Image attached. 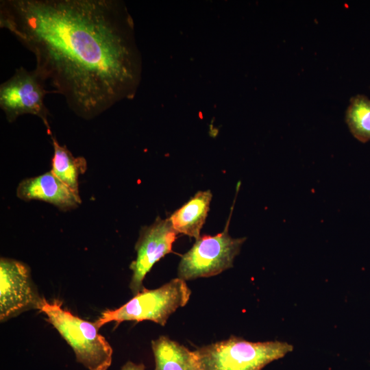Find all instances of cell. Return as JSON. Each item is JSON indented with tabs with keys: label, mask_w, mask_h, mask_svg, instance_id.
<instances>
[{
	"label": "cell",
	"mask_w": 370,
	"mask_h": 370,
	"mask_svg": "<svg viewBox=\"0 0 370 370\" xmlns=\"http://www.w3.org/2000/svg\"><path fill=\"white\" fill-rule=\"evenodd\" d=\"M234 206L224 230L214 236L202 235L182 256L178 265V278L190 280L208 278L233 267L236 256L246 238H232L228 232Z\"/></svg>",
	"instance_id": "obj_5"
},
{
	"label": "cell",
	"mask_w": 370,
	"mask_h": 370,
	"mask_svg": "<svg viewBox=\"0 0 370 370\" xmlns=\"http://www.w3.org/2000/svg\"><path fill=\"white\" fill-rule=\"evenodd\" d=\"M212 197L210 190L198 191L169 218L177 233L197 239L206 221Z\"/></svg>",
	"instance_id": "obj_10"
},
{
	"label": "cell",
	"mask_w": 370,
	"mask_h": 370,
	"mask_svg": "<svg viewBox=\"0 0 370 370\" xmlns=\"http://www.w3.org/2000/svg\"><path fill=\"white\" fill-rule=\"evenodd\" d=\"M44 299L39 295L26 264L12 258H1V322L29 310H40Z\"/></svg>",
	"instance_id": "obj_7"
},
{
	"label": "cell",
	"mask_w": 370,
	"mask_h": 370,
	"mask_svg": "<svg viewBox=\"0 0 370 370\" xmlns=\"http://www.w3.org/2000/svg\"><path fill=\"white\" fill-rule=\"evenodd\" d=\"M145 367L143 364H136L131 361L127 362L121 369V370H145Z\"/></svg>",
	"instance_id": "obj_14"
},
{
	"label": "cell",
	"mask_w": 370,
	"mask_h": 370,
	"mask_svg": "<svg viewBox=\"0 0 370 370\" xmlns=\"http://www.w3.org/2000/svg\"><path fill=\"white\" fill-rule=\"evenodd\" d=\"M16 195L24 201H45L64 211L75 208L81 203L79 195L75 193L51 171L22 180L18 185Z\"/></svg>",
	"instance_id": "obj_9"
},
{
	"label": "cell",
	"mask_w": 370,
	"mask_h": 370,
	"mask_svg": "<svg viewBox=\"0 0 370 370\" xmlns=\"http://www.w3.org/2000/svg\"><path fill=\"white\" fill-rule=\"evenodd\" d=\"M45 82L36 71H27L23 66L15 70L11 77L0 86V108L8 122H14L23 114L39 117L47 129L50 126L49 110L44 103L46 90Z\"/></svg>",
	"instance_id": "obj_6"
},
{
	"label": "cell",
	"mask_w": 370,
	"mask_h": 370,
	"mask_svg": "<svg viewBox=\"0 0 370 370\" xmlns=\"http://www.w3.org/2000/svg\"><path fill=\"white\" fill-rule=\"evenodd\" d=\"M345 121L353 136L361 143L370 140V99L363 95L350 99Z\"/></svg>",
	"instance_id": "obj_13"
},
{
	"label": "cell",
	"mask_w": 370,
	"mask_h": 370,
	"mask_svg": "<svg viewBox=\"0 0 370 370\" xmlns=\"http://www.w3.org/2000/svg\"><path fill=\"white\" fill-rule=\"evenodd\" d=\"M190 294L186 281L172 279L158 288H144L116 309L103 311L94 323L98 329L112 321L149 320L164 325L171 314L188 303Z\"/></svg>",
	"instance_id": "obj_4"
},
{
	"label": "cell",
	"mask_w": 370,
	"mask_h": 370,
	"mask_svg": "<svg viewBox=\"0 0 370 370\" xmlns=\"http://www.w3.org/2000/svg\"><path fill=\"white\" fill-rule=\"evenodd\" d=\"M287 342H251L232 336L195 350L204 370H262L291 352Z\"/></svg>",
	"instance_id": "obj_3"
},
{
	"label": "cell",
	"mask_w": 370,
	"mask_h": 370,
	"mask_svg": "<svg viewBox=\"0 0 370 370\" xmlns=\"http://www.w3.org/2000/svg\"><path fill=\"white\" fill-rule=\"evenodd\" d=\"M155 370H204L195 351L161 336L151 341Z\"/></svg>",
	"instance_id": "obj_11"
},
{
	"label": "cell",
	"mask_w": 370,
	"mask_h": 370,
	"mask_svg": "<svg viewBox=\"0 0 370 370\" xmlns=\"http://www.w3.org/2000/svg\"><path fill=\"white\" fill-rule=\"evenodd\" d=\"M53 156L51 159L52 173L70 188L75 193H79V175L86 169V161L83 157H75L65 145H60L51 136Z\"/></svg>",
	"instance_id": "obj_12"
},
{
	"label": "cell",
	"mask_w": 370,
	"mask_h": 370,
	"mask_svg": "<svg viewBox=\"0 0 370 370\" xmlns=\"http://www.w3.org/2000/svg\"><path fill=\"white\" fill-rule=\"evenodd\" d=\"M177 234L169 218L160 217L140 229L135 245L136 258L130 265L132 275L129 287L134 295L144 289L143 280L153 264L172 252Z\"/></svg>",
	"instance_id": "obj_8"
},
{
	"label": "cell",
	"mask_w": 370,
	"mask_h": 370,
	"mask_svg": "<svg viewBox=\"0 0 370 370\" xmlns=\"http://www.w3.org/2000/svg\"><path fill=\"white\" fill-rule=\"evenodd\" d=\"M49 322L73 349L76 360L88 370H107L112 363V348L98 332L94 323L87 321L62 307V302L44 299L40 308Z\"/></svg>",
	"instance_id": "obj_2"
},
{
	"label": "cell",
	"mask_w": 370,
	"mask_h": 370,
	"mask_svg": "<svg viewBox=\"0 0 370 370\" xmlns=\"http://www.w3.org/2000/svg\"><path fill=\"white\" fill-rule=\"evenodd\" d=\"M0 27L34 55L36 72L80 118L134 96L140 63L122 2L1 0Z\"/></svg>",
	"instance_id": "obj_1"
}]
</instances>
